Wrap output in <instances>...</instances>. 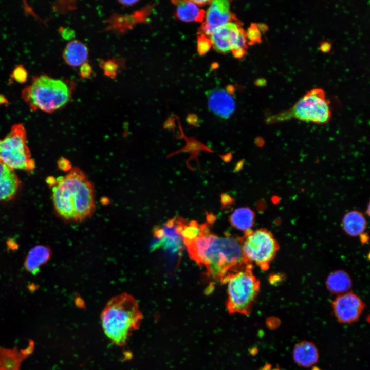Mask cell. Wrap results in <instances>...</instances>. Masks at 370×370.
I'll use <instances>...</instances> for the list:
<instances>
[{"mask_svg":"<svg viewBox=\"0 0 370 370\" xmlns=\"http://www.w3.org/2000/svg\"><path fill=\"white\" fill-rule=\"evenodd\" d=\"M183 242L190 258L205 268L209 277L222 284H226L233 274L252 264L243 254L240 237L213 234L207 223H205L198 237Z\"/></svg>","mask_w":370,"mask_h":370,"instance_id":"obj_1","label":"cell"},{"mask_svg":"<svg viewBox=\"0 0 370 370\" xmlns=\"http://www.w3.org/2000/svg\"><path fill=\"white\" fill-rule=\"evenodd\" d=\"M52 186L56 212L67 220L81 221L93 213L95 204L94 187L86 174L74 168L65 176L47 180Z\"/></svg>","mask_w":370,"mask_h":370,"instance_id":"obj_2","label":"cell"},{"mask_svg":"<svg viewBox=\"0 0 370 370\" xmlns=\"http://www.w3.org/2000/svg\"><path fill=\"white\" fill-rule=\"evenodd\" d=\"M142 319L137 301L125 292L112 297L101 314L104 334L119 346L126 344L132 334L139 328Z\"/></svg>","mask_w":370,"mask_h":370,"instance_id":"obj_3","label":"cell"},{"mask_svg":"<svg viewBox=\"0 0 370 370\" xmlns=\"http://www.w3.org/2000/svg\"><path fill=\"white\" fill-rule=\"evenodd\" d=\"M71 90L69 85L61 79L45 74L33 77L30 85L22 92V97L33 111L53 113L69 102Z\"/></svg>","mask_w":370,"mask_h":370,"instance_id":"obj_4","label":"cell"},{"mask_svg":"<svg viewBox=\"0 0 370 370\" xmlns=\"http://www.w3.org/2000/svg\"><path fill=\"white\" fill-rule=\"evenodd\" d=\"M331 117L330 102L324 90L315 88L307 91L290 108L269 117L267 122L276 123L294 119L323 124L328 123Z\"/></svg>","mask_w":370,"mask_h":370,"instance_id":"obj_5","label":"cell"},{"mask_svg":"<svg viewBox=\"0 0 370 370\" xmlns=\"http://www.w3.org/2000/svg\"><path fill=\"white\" fill-rule=\"evenodd\" d=\"M227 284L228 312L249 315L260 287V281L253 273V265L233 274Z\"/></svg>","mask_w":370,"mask_h":370,"instance_id":"obj_6","label":"cell"},{"mask_svg":"<svg viewBox=\"0 0 370 370\" xmlns=\"http://www.w3.org/2000/svg\"><path fill=\"white\" fill-rule=\"evenodd\" d=\"M0 162L9 169L31 171L35 168L27 144V135L21 124L14 125L0 140Z\"/></svg>","mask_w":370,"mask_h":370,"instance_id":"obj_7","label":"cell"},{"mask_svg":"<svg viewBox=\"0 0 370 370\" xmlns=\"http://www.w3.org/2000/svg\"><path fill=\"white\" fill-rule=\"evenodd\" d=\"M243 254L247 260L263 270L268 269L279 249V245L269 231L260 229L248 230L240 237Z\"/></svg>","mask_w":370,"mask_h":370,"instance_id":"obj_8","label":"cell"},{"mask_svg":"<svg viewBox=\"0 0 370 370\" xmlns=\"http://www.w3.org/2000/svg\"><path fill=\"white\" fill-rule=\"evenodd\" d=\"M365 306L361 299L351 292L339 295L332 303L335 317L339 323L343 324L357 321Z\"/></svg>","mask_w":370,"mask_h":370,"instance_id":"obj_9","label":"cell"},{"mask_svg":"<svg viewBox=\"0 0 370 370\" xmlns=\"http://www.w3.org/2000/svg\"><path fill=\"white\" fill-rule=\"evenodd\" d=\"M235 20L236 18L230 11L229 1H212L207 11L205 21L202 24L199 33L210 36L218 27Z\"/></svg>","mask_w":370,"mask_h":370,"instance_id":"obj_10","label":"cell"},{"mask_svg":"<svg viewBox=\"0 0 370 370\" xmlns=\"http://www.w3.org/2000/svg\"><path fill=\"white\" fill-rule=\"evenodd\" d=\"M153 233L158 240L155 248L162 245L179 254L183 251L184 244L178 229L177 217L169 220L161 226L156 227Z\"/></svg>","mask_w":370,"mask_h":370,"instance_id":"obj_11","label":"cell"},{"mask_svg":"<svg viewBox=\"0 0 370 370\" xmlns=\"http://www.w3.org/2000/svg\"><path fill=\"white\" fill-rule=\"evenodd\" d=\"M209 109L215 115L228 119L235 111L236 105L230 91L215 89L207 92Z\"/></svg>","mask_w":370,"mask_h":370,"instance_id":"obj_12","label":"cell"},{"mask_svg":"<svg viewBox=\"0 0 370 370\" xmlns=\"http://www.w3.org/2000/svg\"><path fill=\"white\" fill-rule=\"evenodd\" d=\"M293 359L300 367L308 368L315 364L319 360V351L316 345L311 341H302L294 347Z\"/></svg>","mask_w":370,"mask_h":370,"instance_id":"obj_13","label":"cell"},{"mask_svg":"<svg viewBox=\"0 0 370 370\" xmlns=\"http://www.w3.org/2000/svg\"><path fill=\"white\" fill-rule=\"evenodd\" d=\"M20 186L14 171L0 162V202L12 198Z\"/></svg>","mask_w":370,"mask_h":370,"instance_id":"obj_14","label":"cell"},{"mask_svg":"<svg viewBox=\"0 0 370 370\" xmlns=\"http://www.w3.org/2000/svg\"><path fill=\"white\" fill-rule=\"evenodd\" d=\"M51 255L49 247L37 245L31 248L24 262L25 269L32 274H36L40 267L47 263Z\"/></svg>","mask_w":370,"mask_h":370,"instance_id":"obj_15","label":"cell"},{"mask_svg":"<svg viewBox=\"0 0 370 370\" xmlns=\"http://www.w3.org/2000/svg\"><path fill=\"white\" fill-rule=\"evenodd\" d=\"M88 53V49L83 43L73 40L66 45L63 52V57L68 65L77 67L85 63Z\"/></svg>","mask_w":370,"mask_h":370,"instance_id":"obj_16","label":"cell"},{"mask_svg":"<svg viewBox=\"0 0 370 370\" xmlns=\"http://www.w3.org/2000/svg\"><path fill=\"white\" fill-rule=\"evenodd\" d=\"M239 22L235 20L217 28L210 35L212 45L217 51L227 53L231 51V32L234 26Z\"/></svg>","mask_w":370,"mask_h":370,"instance_id":"obj_17","label":"cell"},{"mask_svg":"<svg viewBox=\"0 0 370 370\" xmlns=\"http://www.w3.org/2000/svg\"><path fill=\"white\" fill-rule=\"evenodd\" d=\"M176 5V16L184 22H202L205 16L204 10L200 9L192 1L172 2Z\"/></svg>","mask_w":370,"mask_h":370,"instance_id":"obj_18","label":"cell"},{"mask_svg":"<svg viewBox=\"0 0 370 370\" xmlns=\"http://www.w3.org/2000/svg\"><path fill=\"white\" fill-rule=\"evenodd\" d=\"M342 227L349 235L356 236L363 233L366 227V221L363 214L357 210L346 213L342 219Z\"/></svg>","mask_w":370,"mask_h":370,"instance_id":"obj_19","label":"cell"},{"mask_svg":"<svg viewBox=\"0 0 370 370\" xmlns=\"http://www.w3.org/2000/svg\"><path fill=\"white\" fill-rule=\"evenodd\" d=\"M31 346L20 351L16 349H0V370H19L20 362L30 353Z\"/></svg>","mask_w":370,"mask_h":370,"instance_id":"obj_20","label":"cell"},{"mask_svg":"<svg viewBox=\"0 0 370 370\" xmlns=\"http://www.w3.org/2000/svg\"><path fill=\"white\" fill-rule=\"evenodd\" d=\"M229 219L234 228L245 232L251 230L255 221V213L248 207H241L231 213Z\"/></svg>","mask_w":370,"mask_h":370,"instance_id":"obj_21","label":"cell"},{"mask_svg":"<svg viewBox=\"0 0 370 370\" xmlns=\"http://www.w3.org/2000/svg\"><path fill=\"white\" fill-rule=\"evenodd\" d=\"M351 284L349 275L342 270L332 272L326 280V286L328 290L331 292L339 295L349 292Z\"/></svg>","mask_w":370,"mask_h":370,"instance_id":"obj_22","label":"cell"},{"mask_svg":"<svg viewBox=\"0 0 370 370\" xmlns=\"http://www.w3.org/2000/svg\"><path fill=\"white\" fill-rule=\"evenodd\" d=\"M240 22L237 23L231 32V51L234 56L238 59L243 58L247 49L246 31L241 27Z\"/></svg>","mask_w":370,"mask_h":370,"instance_id":"obj_23","label":"cell"},{"mask_svg":"<svg viewBox=\"0 0 370 370\" xmlns=\"http://www.w3.org/2000/svg\"><path fill=\"white\" fill-rule=\"evenodd\" d=\"M144 9L143 11L137 12L135 14L127 17L116 16L109 21L110 25L109 28L110 29L115 28L116 30L123 32L127 30L126 24L127 23V29L128 28H131L133 24L137 22L145 21L146 17L145 12H147Z\"/></svg>","mask_w":370,"mask_h":370,"instance_id":"obj_24","label":"cell"},{"mask_svg":"<svg viewBox=\"0 0 370 370\" xmlns=\"http://www.w3.org/2000/svg\"><path fill=\"white\" fill-rule=\"evenodd\" d=\"M246 38L249 45L261 42V30L256 24H251L246 31Z\"/></svg>","mask_w":370,"mask_h":370,"instance_id":"obj_25","label":"cell"},{"mask_svg":"<svg viewBox=\"0 0 370 370\" xmlns=\"http://www.w3.org/2000/svg\"><path fill=\"white\" fill-rule=\"evenodd\" d=\"M100 65L106 76L111 78L116 77L119 68V65L116 62L113 60H101L100 61Z\"/></svg>","mask_w":370,"mask_h":370,"instance_id":"obj_26","label":"cell"},{"mask_svg":"<svg viewBox=\"0 0 370 370\" xmlns=\"http://www.w3.org/2000/svg\"><path fill=\"white\" fill-rule=\"evenodd\" d=\"M212 46L211 40L209 36L200 34L197 37V51L200 55L206 53Z\"/></svg>","mask_w":370,"mask_h":370,"instance_id":"obj_27","label":"cell"},{"mask_svg":"<svg viewBox=\"0 0 370 370\" xmlns=\"http://www.w3.org/2000/svg\"><path fill=\"white\" fill-rule=\"evenodd\" d=\"M28 75L25 67L22 65H18L13 69L11 78L19 83H24L27 81Z\"/></svg>","mask_w":370,"mask_h":370,"instance_id":"obj_28","label":"cell"},{"mask_svg":"<svg viewBox=\"0 0 370 370\" xmlns=\"http://www.w3.org/2000/svg\"><path fill=\"white\" fill-rule=\"evenodd\" d=\"M80 73L83 78H89L92 73L91 66L87 63H84L81 66Z\"/></svg>","mask_w":370,"mask_h":370,"instance_id":"obj_29","label":"cell"},{"mask_svg":"<svg viewBox=\"0 0 370 370\" xmlns=\"http://www.w3.org/2000/svg\"><path fill=\"white\" fill-rule=\"evenodd\" d=\"M331 48V45L327 41L323 42L320 45V49L324 52H328Z\"/></svg>","mask_w":370,"mask_h":370,"instance_id":"obj_30","label":"cell"},{"mask_svg":"<svg viewBox=\"0 0 370 370\" xmlns=\"http://www.w3.org/2000/svg\"><path fill=\"white\" fill-rule=\"evenodd\" d=\"M138 2L137 1H119V3L123 6H130L135 5Z\"/></svg>","mask_w":370,"mask_h":370,"instance_id":"obj_31","label":"cell"},{"mask_svg":"<svg viewBox=\"0 0 370 370\" xmlns=\"http://www.w3.org/2000/svg\"><path fill=\"white\" fill-rule=\"evenodd\" d=\"M59 165L61 166V168L62 169H69V162L67 161L64 159V160L61 161V163H59Z\"/></svg>","mask_w":370,"mask_h":370,"instance_id":"obj_32","label":"cell"},{"mask_svg":"<svg viewBox=\"0 0 370 370\" xmlns=\"http://www.w3.org/2000/svg\"><path fill=\"white\" fill-rule=\"evenodd\" d=\"M196 5L203 6L208 3H211L212 1H192Z\"/></svg>","mask_w":370,"mask_h":370,"instance_id":"obj_33","label":"cell"}]
</instances>
